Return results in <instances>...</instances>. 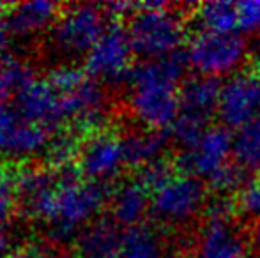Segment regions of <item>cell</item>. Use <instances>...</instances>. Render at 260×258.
<instances>
[{
    "instance_id": "obj_1",
    "label": "cell",
    "mask_w": 260,
    "mask_h": 258,
    "mask_svg": "<svg viewBox=\"0 0 260 258\" xmlns=\"http://www.w3.org/2000/svg\"><path fill=\"white\" fill-rule=\"evenodd\" d=\"M189 64L188 53L177 50L163 59L145 60L129 72V108L149 129L170 128L181 114L179 83Z\"/></svg>"
},
{
    "instance_id": "obj_2",
    "label": "cell",
    "mask_w": 260,
    "mask_h": 258,
    "mask_svg": "<svg viewBox=\"0 0 260 258\" xmlns=\"http://www.w3.org/2000/svg\"><path fill=\"white\" fill-rule=\"evenodd\" d=\"M55 170L60 184L43 209L39 219L48 225L46 232L50 241L64 244L76 241L82 232L80 228L103 209L110 193L103 182H82V172L73 165Z\"/></svg>"
},
{
    "instance_id": "obj_3",
    "label": "cell",
    "mask_w": 260,
    "mask_h": 258,
    "mask_svg": "<svg viewBox=\"0 0 260 258\" xmlns=\"http://www.w3.org/2000/svg\"><path fill=\"white\" fill-rule=\"evenodd\" d=\"M48 82L60 94L64 121H71L75 133L90 136L103 131L106 122V92L103 83L89 76L85 69L60 65L50 71Z\"/></svg>"
},
{
    "instance_id": "obj_4",
    "label": "cell",
    "mask_w": 260,
    "mask_h": 258,
    "mask_svg": "<svg viewBox=\"0 0 260 258\" xmlns=\"http://www.w3.org/2000/svg\"><path fill=\"white\" fill-rule=\"evenodd\" d=\"M127 25V35L133 53L142 59L154 60L172 55L179 50L186 34L181 14L168 11L167 4H137Z\"/></svg>"
},
{
    "instance_id": "obj_5",
    "label": "cell",
    "mask_w": 260,
    "mask_h": 258,
    "mask_svg": "<svg viewBox=\"0 0 260 258\" xmlns=\"http://www.w3.org/2000/svg\"><path fill=\"white\" fill-rule=\"evenodd\" d=\"M106 23L108 21L105 20V13L92 4L69 6L52 25L50 41L62 55H83L100 41Z\"/></svg>"
},
{
    "instance_id": "obj_6",
    "label": "cell",
    "mask_w": 260,
    "mask_h": 258,
    "mask_svg": "<svg viewBox=\"0 0 260 258\" xmlns=\"http://www.w3.org/2000/svg\"><path fill=\"white\" fill-rule=\"evenodd\" d=\"M131 48L127 28L122 21H108L103 35L87 53L85 71L94 80L106 85H119L129 80L131 72Z\"/></svg>"
},
{
    "instance_id": "obj_7",
    "label": "cell",
    "mask_w": 260,
    "mask_h": 258,
    "mask_svg": "<svg viewBox=\"0 0 260 258\" xmlns=\"http://www.w3.org/2000/svg\"><path fill=\"white\" fill-rule=\"evenodd\" d=\"M207 188L202 179L177 175L152 193L151 212L168 225H181L195 217L207 203Z\"/></svg>"
},
{
    "instance_id": "obj_8",
    "label": "cell",
    "mask_w": 260,
    "mask_h": 258,
    "mask_svg": "<svg viewBox=\"0 0 260 258\" xmlns=\"http://www.w3.org/2000/svg\"><path fill=\"white\" fill-rule=\"evenodd\" d=\"M246 53V43L237 34L197 32L188 48L189 64L202 76L225 75L237 67Z\"/></svg>"
},
{
    "instance_id": "obj_9",
    "label": "cell",
    "mask_w": 260,
    "mask_h": 258,
    "mask_svg": "<svg viewBox=\"0 0 260 258\" xmlns=\"http://www.w3.org/2000/svg\"><path fill=\"white\" fill-rule=\"evenodd\" d=\"M234 138L229 129L221 126L209 128L199 145L175 156L174 165L179 175H191L199 179H211L221 166H225L232 152Z\"/></svg>"
},
{
    "instance_id": "obj_10",
    "label": "cell",
    "mask_w": 260,
    "mask_h": 258,
    "mask_svg": "<svg viewBox=\"0 0 260 258\" xmlns=\"http://www.w3.org/2000/svg\"><path fill=\"white\" fill-rule=\"evenodd\" d=\"M48 141V129L25 121L14 106L0 104V156L18 159L34 158L46 152Z\"/></svg>"
},
{
    "instance_id": "obj_11",
    "label": "cell",
    "mask_w": 260,
    "mask_h": 258,
    "mask_svg": "<svg viewBox=\"0 0 260 258\" xmlns=\"http://www.w3.org/2000/svg\"><path fill=\"white\" fill-rule=\"evenodd\" d=\"M80 172L94 182H105L119 175L124 159L122 138L112 131H100L87 138L80 151Z\"/></svg>"
},
{
    "instance_id": "obj_12",
    "label": "cell",
    "mask_w": 260,
    "mask_h": 258,
    "mask_svg": "<svg viewBox=\"0 0 260 258\" xmlns=\"http://www.w3.org/2000/svg\"><path fill=\"white\" fill-rule=\"evenodd\" d=\"M260 108V85L258 80L250 72L234 76L223 85L219 96L218 114L223 124L229 128H243L257 119Z\"/></svg>"
},
{
    "instance_id": "obj_13",
    "label": "cell",
    "mask_w": 260,
    "mask_h": 258,
    "mask_svg": "<svg viewBox=\"0 0 260 258\" xmlns=\"http://www.w3.org/2000/svg\"><path fill=\"white\" fill-rule=\"evenodd\" d=\"M14 108L25 121L43 126L48 131L64 122L60 94L55 90L48 78L32 80L27 87L16 92Z\"/></svg>"
},
{
    "instance_id": "obj_14",
    "label": "cell",
    "mask_w": 260,
    "mask_h": 258,
    "mask_svg": "<svg viewBox=\"0 0 260 258\" xmlns=\"http://www.w3.org/2000/svg\"><path fill=\"white\" fill-rule=\"evenodd\" d=\"M58 173L55 168H36V166H27L18 172L13 186L20 198L21 209L32 217L41 216L43 209L50 198L57 191Z\"/></svg>"
},
{
    "instance_id": "obj_15",
    "label": "cell",
    "mask_w": 260,
    "mask_h": 258,
    "mask_svg": "<svg viewBox=\"0 0 260 258\" xmlns=\"http://www.w3.org/2000/svg\"><path fill=\"white\" fill-rule=\"evenodd\" d=\"M246 242L232 219L207 217L199 237L195 258H244Z\"/></svg>"
},
{
    "instance_id": "obj_16",
    "label": "cell",
    "mask_w": 260,
    "mask_h": 258,
    "mask_svg": "<svg viewBox=\"0 0 260 258\" xmlns=\"http://www.w3.org/2000/svg\"><path fill=\"white\" fill-rule=\"evenodd\" d=\"M122 237L113 219H98L82 228L75 241L76 258H120Z\"/></svg>"
},
{
    "instance_id": "obj_17",
    "label": "cell",
    "mask_w": 260,
    "mask_h": 258,
    "mask_svg": "<svg viewBox=\"0 0 260 258\" xmlns=\"http://www.w3.org/2000/svg\"><path fill=\"white\" fill-rule=\"evenodd\" d=\"M223 85L218 78L212 76H193L181 83V112L195 115L209 122L214 112H218L219 96Z\"/></svg>"
},
{
    "instance_id": "obj_18",
    "label": "cell",
    "mask_w": 260,
    "mask_h": 258,
    "mask_svg": "<svg viewBox=\"0 0 260 258\" xmlns=\"http://www.w3.org/2000/svg\"><path fill=\"white\" fill-rule=\"evenodd\" d=\"M152 195L138 182V179L119 184L112 193V219L126 228L138 227L151 209Z\"/></svg>"
},
{
    "instance_id": "obj_19",
    "label": "cell",
    "mask_w": 260,
    "mask_h": 258,
    "mask_svg": "<svg viewBox=\"0 0 260 258\" xmlns=\"http://www.w3.org/2000/svg\"><path fill=\"white\" fill-rule=\"evenodd\" d=\"M58 6L48 0H34L11 6L7 13V21L13 35L25 38L45 30L48 25H53L58 18Z\"/></svg>"
},
{
    "instance_id": "obj_20",
    "label": "cell",
    "mask_w": 260,
    "mask_h": 258,
    "mask_svg": "<svg viewBox=\"0 0 260 258\" xmlns=\"http://www.w3.org/2000/svg\"><path fill=\"white\" fill-rule=\"evenodd\" d=\"M168 133L161 131H133L122 138L124 159L127 166L133 168H144L145 165L163 158L161 152L165 151Z\"/></svg>"
},
{
    "instance_id": "obj_21",
    "label": "cell",
    "mask_w": 260,
    "mask_h": 258,
    "mask_svg": "<svg viewBox=\"0 0 260 258\" xmlns=\"http://www.w3.org/2000/svg\"><path fill=\"white\" fill-rule=\"evenodd\" d=\"M191 18L202 30L214 34H234L239 28L237 4L232 2H206L193 7Z\"/></svg>"
},
{
    "instance_id": "obj_22",
    "label": "cell",
    "mask_w": 260,
    "mask_h": 258,
    "mask_svg": "<svg viewBox=\"0 0 260 258\" xmlns=\"http://www.w3.org/2000/svg\"><path fill=\"white\" fill-rule=\"evenodd\" d=\"M236 163L246 172H260V117L237 129L232 143Z\"/></svg>"
},
{
    "instance_id": "obj_23",
    "label": "cell",
    "mask_w": 260,
    "mask_h": 258,
    "mask_svg": "<svg viewBox=\"0 0 260 258\" xmlns=\"http://www.w3.org/2000/svg\"><path fill=\"white\" fill-rule=\"evenodd\" d=\"M120 258H163V248L151 228L138 225L124 232Z\"/></svg>"
},
{
    "instance_id": "obj_24",
    "label": "cell",
    "mask_w": 260,
    "mask_h": 258,
    "mask_svg": "<svg viewBox=\"0 0 260 258\" xmlns=\"http://www.w3.org/2000/svg\"><path fill=\"white\" fill-rule=\"evenodd\" d=\"M80 151H82V141L75 131L69 129L57 131L50 138L45 154L53 168H62V166L73 165V159L80 156Z\"/></svg>"
},
{
    "instance_id": "obj_25",
    "label": "cell",
    "mask_w": 260,
    "mask_h": 258,
    "mask_svg": "<svg viewBox=\"0 0 260 258\" xmlns=\"http://www.w3.org/2000/svg\"><path fill=\"white\" fill-rule=\"evenodd\" d=\"M206 126L207 121L181 112L174 124L168 128V138H172L175 143L182 145L184 151H189L195 145H199V141L202 140V136L209 129Z\"/></svg>"
},
{
    "instance_id": "obj_26",
    "label": "cell",
    "mask_w": 260,
    "mask_h": 258,
    "mask_svg": "<svg viewBox=\"0 0 260 258\" xmlns=\"http://www.w3.org/2000/svg\"><path fill=\"white\" fill-rule=\"evenodd\" d=\"M177 175L179 173H177V170H175L174 159L159 158V159H156V161L145 165L144 168L138 170L137 179H138V182L152 195Z\"/></svg>"
},
{
    "instance_id": "obj_27",
    "label": "cell",
    "mask_w": 260,
    "mask_h": 258,
    "mask_svg": "<svg viewBox=\"0 0 260 258\" xmlns=\"http://www.w3.org/2000/svg\"><path fill=\"white\" fill-rule=\"evenodd\" d=\"M236 216H243L257 223L260 219V175L246 182L234 196Z\"/></svg>"
},
{
    "instance_id": "obj_28",
    "label": "cell",
    "mask_w": 260,
    "mask_h": 258,
    "mask_svg": "<svg viewBox=\"0 0 260 258\" xmlns=\"http://www.w3.org/2000/svg\"><path fill=\"white\" fill-rule=\"evenodd\" d=\"M244 179H246V170H243L234 161L221 166L207 180V186H211V190H214L218 195H226L232 193V191H239L244 186Z\"/></svg>"
},
{
    "instance_id": "obj_29",
    "label": "cell",
    "mask_w": 260,
    "mask_h": 258,
    "mask_svg": "<svg viewBox=\"0 0 260 258\" xmlns=\"http://www.w3.org/2000/svg\"><path fill=\"white\" fill-rule=\"evenodd\" d=\"M0 76L6 80V83L11 87L13 92H20L32 80H36L30 65L14 59V57H7L0 62Z\"/></svg>"
},
{
    "instance_id": "obj_30",
    "label": "cell",
    "mask_w": 260,
    "mask_h": 258,
    "mask_svg": "<svg viewBox=\"0 0 260 258\" xmlns=\"http://www.w3.org/2000/svg\"><path fill=\"white\" fill-rule=\"evenodd\" d=\"M239 30L255 32L260 28V0H248L237 4Z\"/></svg>"
},
{
    "instance_id": "obj_31",
    "label": "cell",
    "mask_w": 260,
    "mask_h": 258,
    "mask_svg": "<svg viewBox=\"0 0 260 258\" xmlns=\"http://www.w3.org/2000/svg\"><path fill=\"white\" fill-rule=\"evenodd\" d=\"M11 6L0 2V62L7 59V53L11 50V39H13V32H11L9 21H7V13H9Z\"/></svg>"
},
{
    "instance_id": "obj_32",
    "label": "cell",
    "mask_w": 260,
    "mask_h": 258,
    "mask_svg": "<svg viewBox=\"0 0 260 258\" xmlns=\"http://www.w3.org/2000/svg\"><path fill=\"white\" fill-rule=\"evenodd\" d=\"M11 209H13V190L0 193V225L7 219Z\"/></svg>"
},
{
    "instance_id": "obj_33",
    "label": "cell",
    "mask_w": 260,
    "mask_h": 258,
    "mask_svg": "<svg viewBox=\"0 0 260 258\" xmlns=\"http://www.w3.org/2000/svg\"><path fill=\"white\" fill-rule=\"evenodd\" d=\"M45 255L41 253V249L38 248H21L18 251L9 253L6 258H43Z\"/></svg>"
},
{
    "instance_id": "obj_34",
    "label": "cell",
    "mask_w": 260,
    "mask_h": 258,
    "mask_svg": "<svg viewBox=\"0 0 260 258\" xmlns=\"http://www.w3.org/2000/svg\"><path fill=\"white\" fill-rule=\"evenodd\" d=\"M9 248H11L9 234H7L6 228L0 225V258H6L9 255Z\"/></svg>"
},
{
    "instance_id": "obj_35",
    "label": "cell",
    "mask_w": 260,
    "mask_h": 258,
    "mask_svg": "<svg viewBox=\"0 0 260 258\" xmlns=\"http://www.w3.org/2000/svg\"><path fill=\"white\" fill-rule=\"evenodd\" d=\"M250 72L251 76H255L257 80H260V48L253 53V57L250 59Z\"/></svg>"
},
{
    "instance_id": "obj_36",
    "label": "cell",
    "mask_w": 260,
    "mask_h": 258,
    "mask_svg": "<svg viewBox=\"0 0 260 258\" xmlns=\"http://www.w3.org/2000/svg\"><path fill=\"white\" fill-rule=\"evenodd\" d=\"M250 241H251V244H253V248L260 253V219L257 223H253V228H251V234H250Z\"/></svg>"
},
{
    "instance_id": "obj_37",
    "label": "cell",
    "mask_w": 260,
    "mask_h": 258,
    "mask_svg": "<svg viewBox=\"0 0 260 258\" xmlns=\"http://www.w3.org/2000/svg\"><path fill=\"white\" fill-rule=\"evenodd\" d=\"M13 184H11L9 180V175H7V172L4 170V166L0 165V193H4V191H9L13 190Z\"/></svg>"
},
{
    "instance_id": "obj_38",
    "label": "cell",
    "mask_w": 260,
    "mask_h": 258,
    "mask_svg": "<svg viewBox=\"0 0 260 258\" xmlns=\"http://www.w3.org/2000/svg\"><path fill=\"white\" fill-rule=\"evenodd\" d=\"M11 92H13V90H11V87L7 85L6 80H4L2 76H0V104L6 103V99L11 96Z\"/></svg>"
},
{
    "instance_id": "obj_39",
    "label": "cell",
    "mask_w": 260,
    "mask_h": 258,
    "mask_svg": "<svg viewBox=\"0 0 260 258\" xmlns=\"http://www.w3.org/2000/svg\"><path fill=\"white\" fill-rule=\"evenodd\" d=\"M43 258H64V256L58 255V253H45V256Z\"/></svg>"
}]
</instances>
